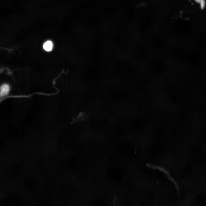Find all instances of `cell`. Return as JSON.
Returning <instances> with one entry per match:
<instances>
[{
  "instance_id": "cell-1",
  "label": "cell",
  "mask_w": 206,
  "mask_h": 206,
  "mask_svg": "<svg viewBox=\"0 0 206 206\" xmlns=\"http://www.w3.org/2000/svg\"><path fill=\"white\" fill-rule=\"evenodd\" d=\"M10 90V87L7 84H5L2 85L0 87V97H3L7 96L9 94Z\"/></svg>"
},
{
  "instance_id": "cell-2",
  "label": "cell",
  "mask_w": 206,
  "mask_h": 206,
  "mask_svg": "<svg viewBox=\"0 0 206 206\" xmlns=\"http://www.w3.org/2000/svg\"><path fill=\"white\" fill-rule=\"evenodd\" d=\"M53 44L52 42L50 40L46 41L43 44V48L47 52L51 51L53 48Z\"/></svg>"
},
{
  "instance_id": "cell-3",
  "label": "cell",
  "mask_w": 206,
  "mask_h": 206,
  "mask_svg": "<svg viewBox=\"0 0 206 206\" xmlns=\"http://www.w3.org/2000/svg\"><path fill=\"white\" fill-rule=\"evenodd\" d=\"M199 4L201 9H203L205 7V0H201Z\"/></svg>"
},
{
  "instance_id": "cell-4",
  "label": "cell",
  "mask_w": 206,
  "mask_h": 206,
  "mask_svg": "<svg viewBox=\"0 0 206 206\" xmlns=\"http://www.w3.org/2000/svg\"><path fill=\"white\" fill-rule=\"evenodd\" d=\"M201 0H194V1L197 3H200Z\"/></svg>"
}]
</instances>
